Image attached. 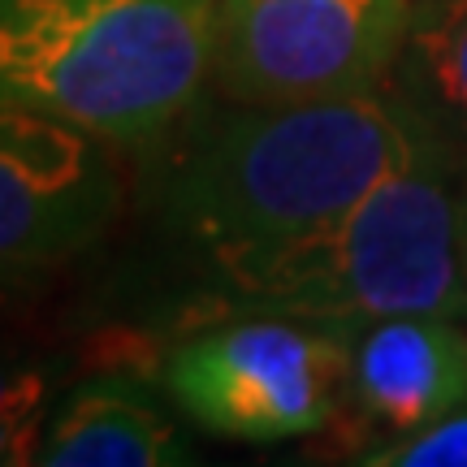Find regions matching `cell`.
Returning a JSON list of instances; mask_svg holds the SVG:
<instances>
[{
  "mask_svg": "<svg viewBox=\"0 0 467 467\" xmlns=\"http://www.w3.org/2000/svg\"><path fill=\"white\" fill-rule=\"evenodd\" d=\"M429 143L381 87L299 104H243L169 178V221L208 260L277 247L350 213Z\"/></svg>",
  "mask_w": 467,
  "mask_h": 467,
  "instance_id": "1",
  "label": "cell"
},
{
  "mask_svg": "<svg viewBox=\"0 0 467 467\" xmlns=\"http://www.w3.org/2000/svg\"><path fill=\"white\" fill-rule=\"evenodd\" d=\"M463 161L437 139L350 213L277 247L208 260L230 312L359 320L433 312L467 320L459 247Z\"/></svg>",
  "mask_w": 467,
  "mask_h": 467,
  "instance_id": "2",
  "label": "cell"
},
{
  "mask_svg": "<svg viewBox=\"0 0 467 467\" xmlns=\"http://www.w3.org/2000/svg\"><path fill=\"white\" fill-rule=\"evenodd\" d=\"M208 57V0H0V104L66 117L117 151L182 121Z\"/></svg>",
  "mask_w": 467,
  "mask_h": 467,
  "instance_id": "3",
  "label": "cell"
},
{
  "mask_svg": "<svg viewBox=\"0 0 467 467\" xmlns=\"http://www.w3.org/2000/svg\"><path fill=\"white\" fill-rule=\"evenodd\" d=\"M347 368L350 325L342 320L238 312L169 355L165 389L208 433L290 441L337 420Z\"/></svg>",
  "mask_w": 467,
  "mask_h": 467,
  "instance_id": "4",
  "label": "cell"
},
{
  "mask_svg": "<svg viewBox=\"0 0 467 467\" xmlns=\"http://www.w3.org/2000/svg\"><path fill=\"white\" fill-rule=\"evenodd\" d=\"M407 22L411 0H213L208 74L234 104L381 91Z\"/></svg>",
  "mask_w": 467,
  "mask_h": 467,
  "instance_id": "5",
  "label": "cell"
},
{
  "mask_svg": "<svg viewBox=\"0 0 467 467\" xmlns=\"http://www.w3.org/2000/svg\"><path fill=\"white\" fill-rule=\"evenodd\" d=\"M121 213L117 148L66 117L0 104V290L104 243Z\"/></svg>",
  "mask_w": 467,
  "mask_h": 467,
  "instance_id": "6",
  "label": "cell"
},
{
  "mask_svg": "<svg viewBox=\"0 0 467 467\" xmlns=\"http://www.w3.org/2000/svg\"><path fill=\"white\" fill-rule=\"evenodd\" d=\"M347 402L372 433L399 437L467 402L463 317H377L350 325Z\"/></svg>",
  "mask_w": 467,
  "mask_h": 467,
  "instance_id": "7",
  "label": "cell"
},
{
  "mask_svg": "<svg viewBox=\"0 0 467 467\" xmlns=\"http://www.w3.org/2000/svg\"><path fill=\"white\" fill-rule=\"evenodd\" d=\"M182 437L130 381H87L48 411L39 467H165L186 463Z\"/></svg>",
  "mask_w": 467,
  "mask_h": 467,
  "instance_id": "8",
  "label": "cell"
},
{
  "mask_svg": "<svg viewBox=\"0 0 467 467\" xmlns=\"http://www.w3.org/2000/svg\"><path fill=\"white\" fill-rule=\"evenodd\" d=\"M389 91L467 165V0H411Z\"/></svg>",
  "mask_w": 467,
  "mask_h": 467,
  "instance_id": "9",
  "label": "cell"
},
{
  "mask_svg": "<svg viewBox=\"0 0 467 467\" xmlns=\"http://www.w3.org/2000/svg\"><path fill=\"white\" fill-rule=\"evenodd\" d=\"M48 424V372L0 347V463H35Z\"/></svg>",
  "mask_w": 467,
  "mask_h": 467,
  "instance_id": "10",
  "label": "cell"
},
{
  "mask_svg": "<svg viewBox=\"0 0 467 467\" xmlns=\"http://www.w3.org/2000/svg\"><path fill=\"white\" fill-rule=\"evenodd\" d=\"M368 467H467V402L411 433L372 441L355 454Z\"/></svg>",
  "mask_w": 467,
  "mask_h": 467,
  "instance_id": "11",
  "label": "cell"
},
{
  "mask_svg": "<svg viewBox=\"0 0 467 467\" xmlns=\"http://www.w3.org/2000/svg\"><path fill=\"white\" fill-rule=\"evenodd\" d=\"M459 247H463V277H467V191L459 203Z\"/></svg>",
  "mask_w": 467,
  "mask_h": 467,
  "instance_id": "12",
  "label": "cell"
},
{
  "mask_svg": "<svg viewBox=\"0 0 467 467\" xmlns=\"http://www.w3.org/2000/svg\"><path fill=\"white\" fill-rule=\"evenodd\" d=\"M208 5H213V0H208Z\"/></svg>",
  "mask_w": 467,
  "mask_h": 467,
  "instance_id": "13",
  "label": "cell"
}]
</instances>
